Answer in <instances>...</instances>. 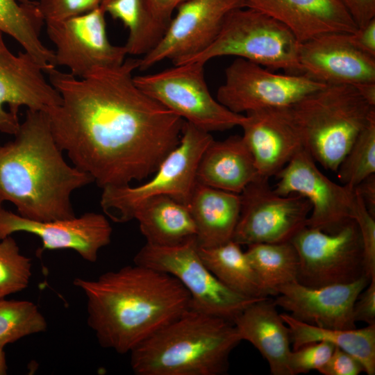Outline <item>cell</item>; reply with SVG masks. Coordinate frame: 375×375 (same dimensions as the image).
<instances>
[{
    "label": "cell",
    "mask_w": 375,
    "mask_h": 375,
    "mask_svg": "<svg viewBox=\"0 0 375 375\" xmlns=\"http://www.w3.org/2000/svg\"><path fill=\"white\" fill-rule=\"evenodd\" d=\"M139 58L84 78L52 69L61 101L47 113L53 136L101 189L153 174L180 142L185 120L143 92L133 75Z\"/></svg>",
    "instance_id": "obj_1"
},
{
    "label": "cell",
    "mask_w": 375,
    "mask_h": 375,
    "mask_svg": "<svg viewBox=\"0 0 375 375\" xmlns=\"http://www.w3.org/2000/svg\"><path fill=\"white\" fill-rule=\"evenodd\" d=\"M73 283L87 297L88 324L99 344L119 353H129L190 308V296L175 277L142 265Z\"/></svg>",
    "instance_id": "obj_2"
},
{
    "label": "cell",
    "mask_w": 375,
    "mask_h": 375,
    "mask_svg": "<svg viewBox=\"0 0 375 375\" xmlns=\"http://www.w3.org/2000/svg\"><path fill=\"white\" fill-rule=\"evenodd\" d=\"M14 135L0 143V205L10 202L18 215L36 221L76 217L72 194L94 180L65 160L47 113L26 109Z\"/></svg>",
    "instance_id": "obj_3"
},
{
    "label": "cell",
    "mask_w": 375,
    "mask_h": 375,
    "mask_svg": "<svg viewBox=\"0 0 375 375\" xmlns=\"http://www.w3.org/2000/svg\"><path fill=\"white\" fill-rule=\"evenodd\" d=\"M242 339L233 322L189 308L129 353L136 375H223Z\"/></svg>",
    "instance_id": "obj_4"
},
{
    "label": "cell",
    "mask_w": 375,
    "mask_h": 375,
    "mask_svg": "<svg viewBox=\"0 0 375 375\" xmlns=\"http://www.w3.org/2000/svg\"><path fill=\"white\" fill-rule=\"evenodd\" d=\"M288 108L304 149L317 163L333 172L375 116V106L351 85H326Z\"/></svg>",
    "instance_id": "obj_5"
},
{
    "label": "cell",
    "mask_w": 375,
    "mask_h": 375,
    "mask_svg": "<svg viewBox=\"0 0 375 375\" xmlns=\"http://www.w3.org/2000/svg\"><path fill=\"white\" fill-rule=\"evenodd\" d=\"M300 43L278 20L251 8H240L226 16L218 36L210 47L181 63L206 64L217 57L232 56L269 69L302 74L299 62Z\"/></svg>",
    "instance_id": "obj_6"
},
{
    "label": "cell",
    "mask_w": 375,
    "mask_h": 375,
    "mask_svg": "<svg viewBox=\"0 0 375 375\" xmlns=\"http://www.w3.org/2000/svg\"><path fill=\"white\" fill-rule=\"evenodd\" d=\"M213 138L210 133L185 122L178 145L167 156L148 181L102 189L100 205L113 222L132 220L134 208L142 200L168 196L188 205L197 183L196 173L201 156Z\"/></svg>",
    "instance_id": "obj_7"
},
{
    "label": "cell",
    "mask_w": 375,
    "mask_h": 375,
    "mask_svg": "<svg viewBox=\"0 0 375 375\" xmlns=\"http://www.w3.org/2000/svg\"><path fill=\"white\" fill-rule=\"evenodd\" d=\"M205 65L181 63L157 73L134 76L133 80L146 94L202 130L211 133L240 126L245 115L231 111L212 96Z\"/></svg>",
    "instance_id": "obj_8"
},
{
    "label": "cell",
    "mask_w": 375,
    "mask_h": 375,
    "mask_svg": "<svg viewBox=\"0 0 375 375\" xmlns=\"http://www.w3.org/2000/svg\"><path fill=\"white\" fill-rule=\"evenodd\" d=\"M133 262L173 276L188 292L191 308L231 322L248 306L260 299L240 295L223 285L203 263L196 238L174 247L146 243Z\"/></svg>",
    "instance_id": "obj_9"
},
{
    "label": "cell",
    "mask_w": 375,
    "mask_h": 375,
    "mask_svg": "<svg viewBox=\"0 0 375 375\" xmlns=\"http://www.w3.org/2000/svg\"><path fill=\"white\" fill-rule=\"evenodd\" d=\"M290 242L299 256L297 281L302 285L317 288L366 276L360 233L354 219L333 233L306 226Z\"/></svg>",
    "instance_id": "obj_10"
},
{
    "label": "cell",
    "mask_w": 375,
    "mask_h": 375,
    "mask_svg": "<svg viewBox=\"0 0 375 375\" xmlns=\"http://www.w3.org/2000/svg\"><path fill=\"white\" fill-rule=\"evenodd\" d=\"M258 176L240 194V212L233 240L240 245L290 241L307 226L311 205L303 196L278 194Z\"/></svg>",
    "instance_id": "obj_11"
},
{
    "label": "cell",
    "mask_w": 375,
    "mask_h": 375,
    "mask_svg": "<svg viewBox=\"0 0 375 375\" xmlns=\"http://www.w3.org/2000/svg\"><path fill=\"white\" fill-rule=\"evenodd\" d=\"M305 74H274L251 61L237 58L225 69V79L217 100L231 111L285 108L323 88Z\"/></svg>",
    "instance_id": "obj_12"
},
{
    "label": "cell",
    "mask_w": 375,
    "mask_h": 375,
    "mask_svg": "<svg viewBox=\"0 0 375 375\" xmlns=\"http://www.w3.org/2000/svg\"><path fill=\"white\" fill-rule=\"evenodd\" d=\"M244 7V0H188L176 9L159 42L139 58L138 69L165 60L178 65L203 51L218 36L226 16Z\"/></svg>",
    "instance_id": "obj_13"
},
{
    "label": "cell",
    "mask_w": 375,
    "mask_h": 375,
    "mask_svg": "<svg viewBox=\"0 0 375 375\" xmlns=\"http://www.w3.org/2000/svg\"><path fill=\"white\" fill-rule=\"evenodd\" d=\"M274 190L281 195L297 194L311 205L307 227L333 233L352 218L354 189L327 177L305 149L275 176Z\"/></svg>",
    "instance_id": "obj_14"
},
{
    "label": "cell",
    "mask_w": 375,
    "mask_h": 375,
    "mask_svg": "<svg viewBox=\"0 0 375 375\" xmlns=\"http://www.w3.org/2000/svg\"><path fill=\"white\" fill-rule=\"evenodd\" d=\"M105 15L99 7L64 21L45 23L48 37L56 47V66L67 67L73 76L84 78L97 69L123 63L126 50L109 40Z\"/></svg>",
    "instance_id": "obj_15"
},
{
    "label": "cell",
    "mask_w": 375,
    "mask_h": 375,
    "mask_svg": "<svg viewBox=\"0 0 375 375\" xmlns=\"http://www.w3.org/2000/svg\"><path fill=\"white\" fill-rule=\"evenodd\" d=\"M44 74L27 52L13 53L0 31V133L17 132L20 107L46 112L60 103L58 92Z\"/></svg>",
    "instance_id": "obj_16"
},
{
    "label": "cell",
    "mask_w": 375,
    "mask_h": 375,
    "mask_svg": "<svg viewBox=\"0 0 375 375\" xmlns=\"http://www.w3.org/2000/svg\"><path fill=\"white\" fill-rule=\"evenodd\" d=\"M112 227L106 217L86 212L67 219L36 221L6 210L0 205V240L16 232H26L42 241L44 250L72 249L94 262L99 250L110 244Z\"/></svg>",
    "instance_id": "obj_17"
},
{
    "label": "cell",
    "mask_w": 375,
    "mask_h": 375,
    "mask_svg": "<svg viewBox=\"0 0 375 375\" xmlns=\"http://www.w3.org/2000/svg\"><path fill=\"white\" fill-rule=\"evenodd\" d=\"M349 34L324 33L301 42V74L325 85L375 82V58L358 49Z\"/></svg>",
    "instance_id": "obj_18"
},
{
    "label": "cell",
    "mask_w": 375,
    "mask_h": 375,
    "mask_svg": "<svg viewBox=\"0 0 375 375\" xmlns=\"http://www.w3.org/2000/svg\"><path fill=\"white\" fill-rule=\"evenodd\" d=\"M363 276L349 283L308 287L297 281L281 286L274 302L294 319L324 328H356L353 305L369 283Z\"/></svg>",
    "instance_id": "obj_19"
},
{
    "label": "cell",
    "mask_w": 375,
    "mask_h": 375,
    "mask_svg": "<svg viewBox=\"0 0 375 375\" xmlns=\"http://www.w3.org/2000/svg\"><path fill=\"white\" fill-rule=\"evenodd\" d=\"M242 138L260 176L270 178L304 149L300 133L288 107L246 113Z\"/></svg>",
    "instance_id": "obj_20"
},
{
    "label": "cell",
    "mask_w": 375,
    "mask_h": 375,
    "mask_svg": "<svg viewBox=\"0 0 375 375\" xmlns=\"http://www.w3.org/2000/svg\"><path fill=\"white\" fill-rule=\"evenodd\" d=\"M286 26L300 42L328 32L351 33L358 28L336 0H244Z\"/></svg>",
    "instance_id": "obj_21"
},
{
    "label": "cell",
    "mask_w": 375,
    "mask_h": 375,
    "mask_svg": "<svg viewBox=\"0 0 375 375\" xmlns=\"http://www.w3.org/2000/svg\"><path fill=\"white\" fill-rule=\"evenodd\" d=\"M269 297L258 299L238 315L234 324L242 340L250 342L267 361L272 375H290V330Z\"/></svg>",
    "instance_id": "obj_22"
},
{
    "label": "cell",
    "mask_w": 375,
    "mask_h": 375,
    "mask_svg": "<svg viewBox=\"0 0 375 375\" xmlns=\"http://www.w3.org/2000/svg\"><path fill=\"white\" fill-rule=\"evenodd\" d=\"M258 176L253 156L240 135L222 141L213 139L203 152L196 173L197 183L236 194Z\"/></svg>",
    "instance_id": "obj_23"
},
{
    "label": "cell",
    "mask_w": 375,
    "mask_h": 375,
    "mask_svg": "<svg viewBox=\"0 0 375 375\" xmlns=\"http://www.w3.org/2000/svg\"><path fill=\"white\" fill-rule=\"evenodd\" d=\"M187 206L199 247H213L233 240L240 212V194L197 182Z\"/></svg>",
    "instance_id": "obj_24"
},
{
    "label": "cell",
    "mask_w": 375,
    "mask_h": 375,
    "mask_svg": "<svg viewBox=\"0 0 375 375\" xmlns=\"http://www.w3.org/2000/svg\"><path fill=\"white\" fill-rule=\"evenodd\" d=\"M132 219L138 220L147 244L174 247L196 238L197 229L188 206L165 195L145 199L134 208Z\"/></svg>",
    "instance_id": "obj_25"
},
{
    "label": "cell",
    "mask_w": 375,
    "mask_h": 375,
    "mask_svg": "<svg viewBox=\"0 0 375 375\" xmlns=\"http://www.w3.org/2000/svg\"><path fill=\"white\" fill-rule=\"evenodd\" d=\"M288 326L292 350L312 342L325 341L356 358L368 375L375 374V324L362 328H324L310 325L281 313Z\"/></svg>",
    "instance_id": "obj_26"
},
{
    "label": "cell",
    "mask_w": 375,
    "mask_h": 375,
    "mask_svg": "<svg viewBox=\"0 0 375 375\" xmlns=\"http://www.w3.org/2000/svg\"><path fill=\"white\" fill-rule=\"evenodd\" d=\"M240 246L231 240L213 247H198L203 263L228 289L249 298L269 297Z\"/></svg>",
    "instance_id": "obj_27"
},
{
    "label": "cell",
    "mask_w": 375,
    "mask_h": 375,
    "mask_svg": "<svg viewBox=\"0 0 375 375\" xmlns=\"http://www.w3.org/2000/svg\"><path fill=\"white\" fill-rule=\"evenodd\" d=\"M44 23L37 1L24 4L17 0H0V31L14 38L46 74L56 65L54 51L40 40Z\"/></svg>",
    "instance_id": "obj_28"
},
{
    "label": "cell",
    "mask_w": 375,
    "mask_h": 375,
    "mask_svg": "<svg viewBox=\"0 0 375 375\" xmlns=\"http://www.w3.org/2000/svg\"><path fill=\"white\" fill-rule=\"evenodd\" d=\"M101 8L128 31L127 54L144 56L160 40L167 27L156 20L146 0H102Z\"/></svg>",
    "instance_id": "obj_29"
},
{
    "label": "cell",
    "mask_w": 375,
    "mask_h": 375,
    "mask_svg": "<svg viewBox=\"0 0 375 375\" xmlns=\"http://www.w3.org/2000/svg\"><path fill=\"white\" fill-rule=\"evenodd\" d=\"M245 253L270 296H276L281 286L297 281L299 256L290 241L251 244Z\"/></svg>",
    "instance_id": "obj_30"
},
{
    "label": "cell",
    "mask_w": 375,
    "mask_h": 375,
    "mask_svg": "<svg viewBox=\"0 0 375 375\" xmlns=\"http://www.w3.org/2000/svg\"><path fill=\"white\" fill-rule=\"evenodd\" d=\"M47 328L44 317L33 302L0 299V347Z\"/></svg>",
    "instance_id": "obj_31"
},
{
    "label": "cell",
    "mask_w": 375,
    "mask_h": 375,
    "mask_svg": "<svg viewBox=\"0 0 375 375\" xmlns=\"http://www.w3.org/2000/svg\"><path fill=\"white\" fill-rule=\"evenodd\" d=\"M335 173L341 184L353 189L375 174V116L357 136Z\"/></svg>",
    "instance_id": "obj_32"
},
{
    "label": "cell",
    "mask_w": 375,
    "mask_h": 375,
    "mask_svg": "<svg viewBox=\"0 0 375 375\" xmlns=\"http://www.w3.org/2000/svg\"><path fill=\"white\" fill-rule=\"evenodd\" d=\"M31 260L20 253L9 235L0 242V299L26 289L32 275Z\"/></svg>",
    "instance_id": "obj_33"
},
{
    "label": "cell",
    "mask_w": 375,
    "mask_h": 375,
    "mask_svg": "<svg viewBox=\"0 0 375 375\" xmlns=\"http://www.w3.org/2000/svg\"><path fill=\"white\" fill-rule=\"evenodd\" d=\"M352 218L357 223L362 240L366 276L375 278V217L367 209L354 188Z\"/></svg>",
    "instance_id": "obj_34"
},
{
    "label": "cell",
    "mask_w": 375,
    "mask_h": 375,
    "mask_svg": "<svg viewBox=\"0 0 375 375\" xmlns=\"http://www.w3.org/2000/svg\"><path fill=\"white\" fill-rule=\"evenodd\" d=\"M334 349L333 344L320 341L291 350L288 361L290 375L318 371L328 361Z\"/></svg>",
    "instance_id": "obj_35"
},
{
    "label": "cell",
    "mask_w": 375,
    "mask_h": 375,
    "mask_svg": "<svg viewBox=\"0 0 375 375\" xmlns=\"http://www.w3.org/2000/svg\"><path fill=\"white\" fill-rule=\"evenodd\" d=\"M102 0H38L37 6L44 23L73 18L100 7Z\"/></svg>",
    "instance_id": "obj_36"
},
{
    "label": "cell",
    "mask_w": 375,
    "mask_h": 375,
    "mask_svg": "<svg viewBox=\"0 0 375 375\" xmlns=\"http://www.w3.org/2000/svg\"><path fill=\"white\" fill-rule=\"evenodd\" d=\"M318 372L323 375H358L365 369L356 358L335 347L329 359Z\"/></svg>",
    "instance_id": "obj_37"
},
{
    "label": "cell",
    "mask_w": 375,
    "mask_h": 375,
    "mask_svg": "<svg viewBox=\"0 0 375 375\" xmlns=\"http://www.w3.org/2000/svg\"><path fill=\"white\" fill-rule=\"evenodd\" d=\"M356 322H363L367 325L375 324V278L360 293L353 305Z\"/></svg>",
    "instance_id": "obj_38"
},
{
    "label": "cell",
    "mask_w": 375,
    "mask_h": 375,
    "mask_svg": "<svg viewBox=\"0 0 375 375\" xmlns=\"http://www.w3.org/2000/svg\"><path fill=\"white\" fill-rule=\"evenodd\" d=\"M347 12L357 27L375 18V0H336Z\"/></svg>",
    "instance_id": "obj_39"
},
{
    "label": "cell",
    "mask_w": 375,
    "mask_h": 375,
    "mask_svg": "<svg viewBox=\"0 0 375 375\" xmlns=\"http://www.w3.org/2000/svg\"><path fill=\"white\" fill-rule=\"evenodd\" d=\"M349 35L358 49L375 58V18Z\"/></svg>",
    "instance_id": "obj_40"
},
{
    "label": "cell",
    "mask_w": 375,
    "mask_h": 375,
    "mask_svg": "<svg viewBox=\"0 0 375 375\" xmlns=\"http://www.w3.org/2000/svg\"><path fill=\"white\" fill-rule=\"evenodd\" d=\"M188 0H146L153 17L167 27L176 9Z\"/></svg>",
    "instance_id": "obj_41"
},
{
    "label": "cell",
    "mask_w": 375,
    "mask_h": 375,
    "mask_svg": "<svg viewBox=\"0 0 375 375\" xmlns=\"http://www.w3.org/2000/svg\"><path fill=\"white\" fill-rule=\"evenodd\" d=\"M355 190L360 196L368 211L375 217V174L362 181Z\"/></svg>",
    "instance_id": "obj_42"
},
{
    "label": "cell",
    "mask_w": 375,
    "mask_h": 375,
    "mask_svg": "<svg viewBox=\"0 0 375 375\" xmlns=\"http://www.w3.org/2000/svg\"><path fill=\"white\" fill-rule=\"evenodd\" d=\"M355 87L369 105L375 106V82L365 83Z\"/></svg>",
    "instance_id": "obj_43"
},
{
    "label": "cell",
    "mask_w": 375,
    "mask_h": 375,
    "mask_svg": "<svg viewBox=\"0 0 375 375\" xmlns=\"http://www.w3.org/2000/svg\"><path fill=\"white\" fill-rule=\"evenodd\" d=\"M7 364L6 360V355L3 351V347H0V375L7 374Z\"/></svg>",
    "instance_id": "obj_44"
},
{
    "label": "cell",
    "mask_w": 375,
    "mask_h": 375,
    "mask_svg": "<svg viewBox=\"0 0 375 375\" xmlns=\"http://www.w3.org/2000/svg\"><path fill=\"white\" fill-rule=\"evenodd\" d=\"M19 3H24V4H30V3H34L35 1H31V0H17Z\"/></svg>",
    "instance_id": "obj_45"
}]
</instances>
